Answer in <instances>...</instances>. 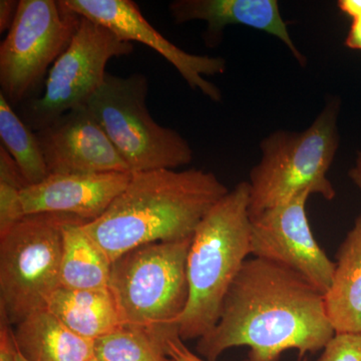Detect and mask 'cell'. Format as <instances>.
<instances>
[{
    "mask_svg": "<svg viewBox=\"0 0 361 361\" xmlns=\"http://www.w3.org/2000/svg\"><path fill=\"white\" fill-rule=\"evenodd\" d=\"M169 11L176 23H207V44L215 45L228 25H244L281 40L301 66L306 59L291 39L276 0H175Z\"/></svg>",
    "mask_w": 361,
    "mask_h": 361,
    "instance_id": "cell-14",
    "label": "cell"
},
{
    "mask_svg": "<svg viewBox=\"0 0 361 361\" xmlns=\"http://www.w3.org/2000/svg\"><path fill=\"white\" fill-rule=\"evenodd\" d=\"M310 192L297 195L281 205L251 218V254L305 278L323 295L336 270L317 243L308 222L306 202Z\"/></svg>",
    "mask_w": 361,
    "mask_h": 361,
    "instance_id": "cell-10",
    "label": "cell"
},
{
    "mask_svg": "<svg viewBox=\"0 0 361 361\" xmlns=\"http://www.w3.org/2000/svg\"><path fill=\"white\" fill-rule=\"evenodd\" d=\"M324 307L336 334H361V216L336 252Z\"/></svg>",
    "mask_w": 361,
    "mask_h": 361,
    "instance_id": "cell-15",
    "label": "cell"
},
{
    "mask_svg": "<svg viewBox=\"0 0 361 361\" xmlns=\"http://www.w3.org/2000/svg\"><path fill=\"white\" fill-rule=\"evenodd\" d=\"M75 220L63 214H33L0 238V316L9 324L47 310L61 287L63 227Z\"/></svg>",
    "mask_w": 361,
    "mask_h": 361,
    "instance_id": "cell-7",
    "label": "cell"
},
{
    "mask_svg": "<svg viewBox=\"0 0 361 361\" xmlns=\"http://www.w3.org/2000/svg\"><path fill=\"white\" fill-rule=\"evenodd\" d=\"M1 146L13 157L28 185L37 184L49 175L37 134L0 94Z\"/></svg>",
    "mask_w": 361,
    "mask_h": 361,
    "instance_id": "cell-19",
    "label": "cell"
},
{
    "mask_svg": "<svg viewBox=\"0 0 361 361\" xmlns=\"http://www.w3.org/2000/svg\"><path fill=\"white\" fill-rule=\"evenodd\" d=\"M27 185L13 157L0 146V238L25 217L21 192Z\"/></svg>",
    "mask_w": 361,
    "mask_h": 361,
    "instance_id": "cell-21",
    "label": "cell"
},
{
    "mask_svg": "<svg viewBox=\"0 0 361 361\" xmlns=\"http://www.w3.org/2000/svg\"><path fill=\"white\" fill-rule=\"evenodd\" d=\"M68 8L87 20L106 26L125 42L146 44L174 66L190 87L199 90L213 102H221L222 92L204 77L222 75L226 61L222 58L197 56L183 51L166 39L142 16L130 0H61Z\"/></svg>",
    "mask_w": 361,
    "mask_h": 361,
    "instance_id": "cell-11",
    "label": "cell"
},
{
    "mask_svg": "<svg viewBox=\"0 0 361 361\" xmlns=\"http://www.w3.org/2000/svg\"><path fill=\"white\" fill-rule=\"evenodd\" d=\"M35 134L49 174L130 173L87 106L68 111Z\"/></svg>",
    "mask_w": 361,
    "mask_h": 361,
    "instance_id": "cell-12",
    "label": "cell"
},
{
    "mask_svg": "<svg viewBox=\"0 0 361 361\" xmlns=\"http://www.w3.org/2000/svg\"><path fill=\"white\" fill-rule=\"evenodd\" d=\"M89 361H97V360H96V358L94 357V358H92V360H90Z\"/></svg>",
    "mask_w": 361,
    "mask_h": 361,
    "instance_id": "cell-30",
    "label": "cell"
},
{
    "mask_svg": "<svg viewBox=\"0 0 361 361\" xmlns=\"http://www.w3.org/2000/svg\"><path fill=\"white\" fill-rule=\"evenodd\" d=\"M16 348L28 361H89L94 341L78 336L49 310L37 311L16 325Z\"/></svg>",
    "mask_w": 361,
    "mask_h": 361,
    "instance_id": "cell-16",
    "label": "cell"
},
{
    "mask_svg": "<svg viewBox=\"0 0 361 361\" xmlns=\"http://www.w3.org/2000/svg\"><path fill=\"white\" fill-rule=\"evenodd\" d=\"M132 173L49 174L21 192L25 215L52 213L87 223L104 215L129 184Z\"/></svg>",
    "mask_w": 361,
    "mask_h": 361,
    "instance_id": "cell-13",
    "label": "cell"
},
{
    "mask_svg": "<svg viewBox=\"0 0 361 361\" xmlns=\"http://www.w3.org/2000/svg\"><path fill=\"white\" fill-rule=\"evenodd\" d=\"M192 238L137 247L111 265L110 289L123 324L147 330L167 346L179 336L189 300L187 257Z\"/></svg>",
    "mask_w": 361,
    "mask_h": 361,
    "instance_id": "cell-5",
    "label": "cell"
},
{
    "mask_svg": "<svg viewBox=\"0 0 361 361\" xmlns=\"http://www.w3.org/2000/svg\"><path fill=\"white\" fill-rule=\"evenodd\" d=\"M338 111L339 102H330L307 129L276 130L261 141L260 161L249 174L250 217L303 192L336 198L327 173L338 151Z\"/></svg>",
    "mask_w": 361,
    "mask_h": 361,
    "instance_id": "cell-4",
    "label": "cell"
},
{
    "mask_svg": "<svg viewBox=\"0 0 361 361\" xmlns=\"http://www.w3.org/2000/svg\"><path fill=\"white\" fill-rule=\"evenodd\" d=\"M20 1L1 0L0 1V32H8L16 20Z\"/></svg>",
    "mask_w": 361,
    "mask_h": 361,
    "instance_id": "cell-25",
    "label": "cell"
},
{
    "mask_svg": "<svg viewBox=\"0 0 361 361\" xmlns=\"http://www.w3.org/2000/svg\"><path fill=\"white\" fill-rule=\"evenodd\" d=\"M134 44L118 39L106 26L82 18L66 51L47 75L39 97L20 106V116L33 130L44 129L66 113L85 106L104 84L113 58L129 56Z\"/></svg>",
    "mask_w": 361,
    "mask_h": 361,
    "instance_id": "cell-9",
    "label": "cell"
},
{
    "mask_svg": "<svg viewBox=\"0 0 361 361\" xmlns=\"http://www.w3.org/2000/svg\"><path fill=\"white\" fill-rule=\"evenodd\" d=\"M348 49L361 51V18L353 20L345 39Z\"/></svg>",
    "mask_w": 361,
    "mask_h": 361,
    "instance_id": "cell-26",
    "label": "cell"
},
{
    "mask_svg": "<svg viewBox=\"0 0 361 361\" xmlns=\"http://www.w3.org/2000/svg\"><path fill=\"white\" fill-rule=\"evenodd\" d=\"M167 355L173 361H207L192 353L180 337H175L168 341Z\"/></svg>",
    "mask_w": 361,
    "mask_h": 361,
    "instance_id": "cell-24",
    "label": "cell"
},
{
    "mask_svg": "<svg viewBox=\"0 0 361 361\" xmlns=\"http://www.w3.org/2000/svg\"><path fill=\"white\" fill-rule=\"evenodd\" d=\"M47 310L78 336L94 341L123 325L122 313L110 287L75 290L59 287Z\"/></svg>",
    "mask_w": 361,
    "mask_h": 361,
    "instance_id": "cell-17",
    "label": "cell"
},
{
    "mask_svg": "<svg viewBox=\"0 0 361 361\" xmlns=\"http://www.w3.org/2000/svg\"><path fill=\"white\" fill-rule=\"evenodd\" d=\"M97 361H173L167 346L147 330L123 324L94 341Z\"/></svg>",
    "mask_w": 361,
    "mask_h": 361,
    "instance_id": "cell-20",
    "label": "cell"
},
{
    "mask_svg": "<svg viewBox=\"0 0 361 361\" xmlns=\"http://www.w3.org/2000/svg\"><path fill=\"white\" fill-rule=\"evenodd\" d=\"M337 6L351 20L361 18V0H341Z\"/></svg>",
    "mask_w": 361,
    "mask_h": 361,
    "instance_id": "cell-27",
    "label": "cell"
},
{
    "mask_svg": "<svg viewBox=\"0 0 361 361\" xmlns=\"http://www.w3.org/2000/svg\"><path fill=\"white\" fill-rule=\"evenodd\" d=\"M303 361H307V360H303Z\"/></svg>",
    "mask_w": 361,
    "mask_h": 361,
    "instance_id": "cell-31",
    "label": "cell"
},
{
    "mask_svg": "<svg viewBox=\"0 0 361 361\" xmlns=\"http://www.w3.org/2000/svg\"><path fill=\"white\" fill-rule=\"evenodd\" d=\"M148 78L106 73L85 106L129 166L130 173L176 170L193 161V149L177 130L154 121L147 108Z\"/></svg>",
    "mask_w": 361,
    "mask_h": 361,
    "instance_id": "cell-6",
    "label": "cell"
},
{
    "mask_svg": "<svg viewBox=\"0 0 361 361\" xmlns=\"http://www.w3.org/2000/svg\"><path fill=\"white\" fill-rule=\"evenodd\" d=\"M84 223L71 221L63 227L61 287L75 290L109 288L113 262L85 231Z\"/></svg>",
    "mask_w": 361,
    "mask_h": 361,
    "instance_id": "cell-18",
    "label": "cell"
},
{
    "mask_svg": "<svg viewBox=\"0 0 361 361\" xmlns=\"http://www.w3.org/2000/svg\"><path fill=\"white\" fill-rule=\"evenodd\" d=\"M0 361H18L14 334L6 318L0 316Z\"/></svg>",
    "mask_w": 361,
    "mask_h": 361,
    "instance_id": "cell-23",
    "label": "cell"
},
{
    "mask_svg": "<svg viewBox=\"0 0 361 361\" xmlns=\"http://www.w3.org/2000/svg\"><path fill=\"white\" fill-rule=\"evenodd\" d=\"M18 361H28L27 360H25V357H23V355H20V353L18 351Z\"/></svg>",
    "mask_w": 361,
    "mask_h": 361,
    "instance_id": "cell-29",
    "label": "cell"
},
{
    "mask_svg": "<svg viewBox=\"0 0 361 361\" xmlns=\"http://www.w3.org/2000/svg\"><path fill=\"white\" fill-rule=\"evenodd\" d=\"M229 191L214 173L197 169L132 173L104 215L82 227L114 262L137 247L191 238Z\"/></svg>",
    "mask_w": 361,
    "mask_h": 361,
    "instance_id": "cell-2",
    "label": "cell"
},
{
    "mask_svg": "<svg viewBox=\"0 0 361 361\" xmlns=\"http://www.w3.org/2000/svg\"><path fill=\"white\" fill-rule=\"evenodd\" d=\"M316 361H361V334H334Z\"/></svg>",
    "mask_w": 361,
    "mask_h": 361,
    "instance_id": "cell-22",
    "label": "cell"
},
{
    "mask_svg": "<svg viewBox=\"0 0 361 361\" xmlns=\"http://www.w3.org/2000/svg\"><path fill=\"white\" fill-rule=\"evenodd\" d=\"M250 189L239 183L209 211L187 257L189 300L179 322L183 341L200 339L217 325L227 292L251 254Z\"/></svg>",
    "mask_w": 361,
    "mask_h": 361,
    "instance_id": "cell-3",
    "label": "cell"
},
{
    "mask_svg": "<svg viewBox=\"0 0 361 361\" xmlns=\"http://www.w3.org/2000/svg\"><path fill=\"white\" fill-rule=\"evenodd\" d=\"M82 20L61 0H20L0 45V94L13 108L40 96L51 66L68 49Z\"/></svg>",
    "mask_w": 361,
    "mask_h": 361,
    "instance_id": "cell-8",
    "label": "cell"
},
{
    "mask_svg": "<svg viewBox=\"0 0 361 361\" xmlns=\"http://www.w3.org/2000/svg\"><path fill=\"white\" fill-rule=\"evenodd\" d=\"M334 334L322 292L298 273L254 257L235 277L219 322L196 350L216 361L227 349L249 346V360L278 361L290 349L300 357L322 350Z\"/></svg>",
    "mask_w": 361,
    "mask_h": 361,
    "instance_id": "cell-1",
    "label": "cell"
},
{
    "mask_svg": "<svg viewBox=\"0 0 361 361\" xmlns=\"http://www.w3.org/2000/svg\"><path fill=\"white\" fill-rule=\"evenodd\" d=\"M349 178L355 183V186L360 189L361 193V151L356 156L355 166L348 173Z\"/></svg>",
    "mask_w": 361,
    "mask_h": 361,
    "instance_id": "cell-28",
    "label": "cell"
}]
</instances>
